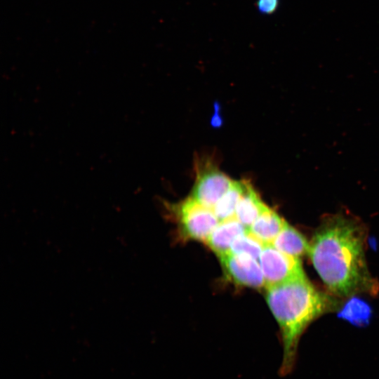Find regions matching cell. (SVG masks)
Returning <instances> with one entry per match:
<instances>
[{
  "label": "cell",
  "mask_w": 379,
  "mask_h": 379,
  "mask_svg": "<svg viewBox=\"0 0 379 379\" xmlns=\"http://www.w3.org/2000/svg\"><path fill=\"white\" fill-rule=\"evenodd\" d=\"M366 239L364 224L348 214L326 215L315 230L307 253L333 294L347 297L375 287L366 264Z\"/></svg>",
  "instance_id": "obj_1"
},
{
  "label": "cell",
  "mask_w": 379,
  "mask_h": 379,
  "mask_svg": "<svg viewBox=\"0 0 379 379\" xmlns=\"http://www.w3.org/2000/svg\"><path fill=\"white\" fill-rule=\"evenodd\" d=\"M266 300L280 328L282 375L293 371L299 340L314 319L335 307V302L306 277L266 288Z\"/></svg>",
  "instance_id": "obj_2"
},
{
  "label": "cell",
  "mask_w": 379,
  "mask_h": 379,
  "mask_svg": "<svg viewBox=\"0 0 379 379\" xmlns=\"http://www.w3.org/2000/svg\"><path fill=\"white\" fill-rule=\"evenodd\" d=\"M181 235L205 241L219 223L213 211L190 197L173 207Z\"/></svg>",
  "instance_id": "obj_3"
},
{
  "label": "cell",
  "mask_w": 379,
  "mask_h": 379,
  "mask_svg": "<svg viewBox=\"0 0 379 379\" xmlns=\"http://www.w3.org/2000/svg\"><path fill=\"white\" fill-rule=\"evenodd\" d=\"M258 260L266 288L305 277L300 258L280 251L272 244L264 245Z\"/></svg>",
  "instance_id": "obj_4"
},
{
  "label": "cell",
  "mask_w": 379,
  "mask_h": 379,
  "mask_svg": "<svg viewBox=\"0 0 379 379\" xmlns=\"http://www.w3.org/2000/svg\"><path fill=\"white\" fill-rule=\"evenodd\" d=\"M234 180L220 171L213 162L202 160L196 166V180L191 197L213 209L220 198L231 188Z\"/></svg>",
  "instance_id": "obj_5"
},
{
  "label": "cell",
  "mask_w": 379,
  "mask_h": 379,
  "mask_svg": "<svg viewBox=\"0 0 379 379\" xmlns=\"http://www.w3.org/2000/svg\"><path fill=\"white\" fill-rule=\"evenodd\" d=\"M219 258L227 277L237 284L257 288L265 286L258 260L247 255L231 253Z\"/></svg>",
  "instance_id": "obj_6"
},
{
  "label": "cell",
  "mask_w": 379,
  "mask_h": 379,
  "mask_svg": "<svg viewBox=\"0 0 379 379\" xmlns=\"http://www.w3.org/2000/svg\"><path fill=\"white\" fill-rule=\"evenodd\" d=\"M248 231V228L233 217L219 222L206 243L219 258L230 253L235 239Z\"/></svg>",
  "instance_id": "obj_7"
},
{
  "label": "cell",
  "mask_w": 379,
  "mask_h": 379,
  "mask_svg": "<svg viewBox=\"0 0 379 379\" xmlns=\"http://www.w3.org/2000/svg\"><path fill=\"white\" fill-rule=\"evenodd\" d=\"M286 223L277 213L267 206L248 231L263 245L272 244Z\"/></svg>",
  "instance_id": "obj_8"
},
{
  "label": "cell",
  "mask_w": 379,
  "mask_h": 379,
  "mask_svg": "<svg viewBox=\"0 0 379 379\" xmlns=\"http://www.w3.org/2000/svg\"><path fill=\"white\" fill-rule=\"evenodd\" d=\"M244 190L239 201L235 218L246 228L250 227L267 206L251 183L244 180Z\"/></svg>",
  "instance_id": "obj_9"
},
{
  "label": "cell",
  "mask_w": 379,
  "mask_h": 379,
  "mask_svg": "<svg viewBox=\"0 0 379 379\" xmlns=\"http://www.w3.org/2000/svg\"><path fill=\"white\" fill-rule=\"evenodd\" d=\"M272 244L280 251L297 258L309 251V243L305 237L287 222Z\"/></svg>",
  "instance_id": "obj_10"
},
{
  "label": "cell",
  "mask_w": 379,
  "mask_h": 379,
  "mask_svg": "<svg viewBox=\"0 0 379 379\" xmlns=\"http://www.w3.org/2000/svg\"><path fill=\"white\" fill-rule=\"evenodd\" d=\"M244 180L234 181L231 188L213 208L218 220L223 221L235 216L236 209L244 190Z\"/></svg>",
  "instance_id": "obj_11"
},
{
  "label": "cell",
  "mask_w": 379,
  "mask_h": 379,
  "mask_svg": "<svg viewBox=\"0 0 379 379\" xmlns=\"http://www.w3.org/2000/svg\"><path fill=\"white\" fill-rule=\"evenodd\" d=\"M263 246L264 245L248 231L235 239L230 253L247 255L258 260Z\"/></svg>",
  "instance_id": "obj_12"
},
{
  "label": "cell",
  "mask_w": 379,
  "mask_h": 379,
  "mask_svg": "<svg viewBox=\"0 0 379 379\" xmlns=\"http://www.w3.org/2000/svg\"><path fill=\"white\" fill-rule=\"evenodd\" d=\"M280 0H257L258 11L262 15H271L278 8Z\"/></svg>",
  "instance_id": "obj_13"
}]
</instances>
